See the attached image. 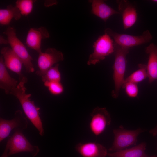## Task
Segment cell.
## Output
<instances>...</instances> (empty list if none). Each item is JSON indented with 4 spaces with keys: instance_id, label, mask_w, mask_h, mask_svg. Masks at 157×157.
Returning a JSON list of instances; mask_svg holds the SVG:
<instances>
[{
    "instance_id": "6da1fadb",
    "label": "cell",
    "mask_w": 157,
    "mask_h": 157,
    "mask_svg": "<svg viewBox=\"0 0 157 157\" xmlns=\"http://www.w3.org/2000/svg\"><path fill=\"white\" fill-rule=\"evenodd\" d=\"M25 84L20 82L16 87L12 89L10 94L18 99L27 118L38 130L39 134L43 136L44 132L40 115V108L35 106L33 101L31 100V94L26 93Z\"/></svg>"
},
{
    "instance_id": "7a4b0ae2",
    "label": "cell",
    "mask_w": 157,
    "mask_h": 157,
    "mask_svg": "<svg viewBox=\"0 0 157 157\" xmlns=\"http://www.w3.org/2000/svg\"><path fill=\"white\" fill-rule=\"evenodd\" d=\"M115 60L113 66V80L115 88L111 92L112 97L117 98L120 89L125 80L127 61L126 56L130 49L124 48L114 42Z\"/></svg>"
},
{
    "instance_id": "3957f363",
    "label": "cell",
    "mask_w": 157,
    "mask_h": 157,
    "mask_svg": "<svg viewBox=\"0 0 157 157\" xmlns=\"http://www.w3.org/2000/svg\"><path fill=\"white\" fill-rule=\"evenodd\" d=\"M145 131L140 128L133 130H127L122 126H120L119 128L113 130L114 141L109 151L115 152L124 150L130 146L136 145L138 136Z\"/></svg>"
},
{
    "instance_id": "277c9868",
    "label": "cell",
    "mask_w": 157,
    "mask_h": 157,
    "mask_svg": "<svg viewBox=\"0 0 157 157\" xmlns=\"http://www.w3.org/2000/svg\"><path fill=\"white\" fill-rule=\"evenodd\" d=\"M3 33L7 36L11 48L22 60L26 72L28 73L34 72L35 69L32 63L33 58L25 46L17 37L15 29L8 26Z\"/></svg>"
},
{
    "instance_id": "5b68a950",
    "label": "cell",
    "mask_w": 157,
    "mask_h": 157,
    "mask_svg": "<svg viewBox=\"0 0 157 157\" xmlns=\"http://www.w3.org/2000/svg\"><path fill=\"white\" fill-rule=\"evenodd\" d=\"M104 33L113 38L114 42L117 45L129 49L148 43L153 38L148 30L143 32L142 35L138 36L117 33L109 28L105 30Z\"/></svg>"
},
{
    "instance_id": "8992f818",
    "label": "cell",
    "mask_w": 157,
    "mask_h": 157,
    "mask_svg": "<svg viewBox=\"0 0 157 157\" xmlns=\"http://www.w3.org/2000/svg\"><path fill=\"white\" fill-rule=\"evenodd\" d=\"M107 34L99 37L93 46V52L89 57L87 64L94 65L104 59L106 57L114 52V42Z\"/></svg>"
},
{
    "instance_id": "52a82bcc",
    "label": "cell",
    "mask_w": 157,
    "mask_h": 157,
    "mask_svg": "<svg viewBox=\"0 0 157 157\" xmlns=\"http://www.w3.org/2000/svg\"><path fill=\"white\" fill-rule=\"evenodd\" d=\"M13 135L8 140L9 142L8 156L22 152L30 153L33 157L36 156L40 151L37 146L31 144L22 133L17 129L14 130Z\"/></svg>"
},
{
    "instance_id": "ba28073f",
    "label": "cell",
    "mask_w": 157,
    "mask_h": 157,
    "mask_svg": "<svg viewBox=\"0 0 157 157\" xmlns=\"http://www.w3.org/2000/svg\"><path fill=\"white\" fill-rule=\"evenodd\" d=\"M63 53L54 48H48L39 53L37 63L39 70L36 74L41 77L54 64L63 60Z\"/></svg>"
},
{
    "instance_id": "9c48e42d",
    "label": "cell",
    "mask_w": 157,
    "mask_h": 157,
    "mask_svg": "<svg viewBox=\"0 0 157 157\" xmlns=\"http://www.w3.org/2000/svg\"><path fill=\"white\" fill-rule=\"evenodd\" d=\"M28 122L20 110L15 111L13 119L7 120L0 118V142L9 135L13 129L22 131L27 128Z\"/></svg>"
},
{
    "instance_id": "30bf717a",
    "label": "cell",
    "mask_w": 157,
    "mask_h": 157,
    "mask_svg": "<svg viewBox=\"0 0 157 157\" xmlns=\"http://www.w3.org/2000/svg\"><path fill=\"white\" fill-rule=\"evenodd\" d=\"M90 116V129L96 136L102 133L110 123V114L105 108L96 107L91 113Z\"/></svg>"
},
{
    "instance_id": "8fae6325",
    "label": "cell",
    "mask_w": 157,
    "mask_h": 157,
    "mask_svg": "<svg viewBox=\"0 0 157 157\" xmlns=\"http://www.w3.org/2000/svg\"><path fill=\"white\" fill-rule=\"evenodd\" d=\"M0 53L3 57L6 67L18 75L20 82L26 83L27 78L22 73L23 63L11 48L9 47L2 48L0 50Z\"/></svg>"
},
{
    "instance_id": "7c38bea8",
    "label": "cell",
    "mask_w": 157,
    "mask_h": 157,
    "mask_svg": "<svg viewBox=\"0 0 157 157\" xmlns=\"http://www.w3.org/2000/svg\"><path fill=\"white\" fill-rule=\"evenodd\" d=\"M119 12L122 17L124 28L126 30L133 26L136 22L137 13L135 6L129 1L117 0Z\"/></svg>"
},
{
    "instance_id": "4fadbf2b",
    "label": "cell",
    "mask_w": 157,
    "mask_h": 157,
    "mask_svg": "<svg viewBox=\"0 0 157 157\" xmlns=\"http://www.w3.org/2000/svg\"><path fill=\"white\" fill-rule=\"evenodd\" d=\"M49 33L44 27L38 28H33L28 31L26 39V44L29 48L37 51L39 53L41 52L42 40L49 38Z\"/></svg>"
},
{
    "instance_id": "5bb4252c",
    "label": "cell",
    "mask_w": 157,
    "mask_h": 157,
    "mask_svg": "<svg viewBox=\"0 0 157 157\" xmlns=\"http://www.w3.org/2000/svg\"><path fill=\"white\" fill-rule=\"evenodd\" d=\"M75 148L82 157H106L108 153L104 146L95 142L80 143Z\"/></svg>"
},
{
    "instance_id": "9a60e30c",
    "label": "cell",
    "mask_w": 157,
    "mask_h": 157,
    "mask_svg": "<svg viewBox=\"0 0 157 157\" xmlns=\"http://www.w3.org/2000/svg\"><path fill=\"white\" fill-rule=\"evenodd\" d=\"M145 51L148 55L147 65V77L149 83H151L157 80V46L151 43L146 47Z\"/></svg>"
},
{
    "instance_id": "2e32d148",
    "label": "cell",
    "mask_w": 157,
    "mask_h": 157,
    "mask_svg": "<svg viewBox=\"0 0 157 157\" xmlns=\"http://www.w3.org/2000/svg\"><path fill=\"white\" fill-rule=\"evenodd\" d=\"M89 1L91 4V13L105 22L112 15L120 14L119 11L108 5L103 0H92Z\"/></svg>"
},
{
    "instance_id": "e0dca14e",
    "label": "cell",
    "mask_w": 157,
    "mask_h": 157,
    "mask_svg": "<svg viewBox=\"0 0 157 157\" xmlns=\"http://www.w3.org/2000/svg\"><path fill=\"white\" fill-rule=\"evenodd\" d=\"M18 81L12 77L6 68L2 56H0V88L6 94H10L12 89L18 85Z\"/></svg>"
},
{
    "instance_id": "ac0fdd59",
    "label": "cell",
    "mask_w": 157,
    "mask_h": 157,
    "mask_svg": "<svg viewBox=\"0 0 157 157\" xmlns=\"http://www.w3.org/2000/svg\"><path fill=\"white\" fill-rule=\"evenodd\" d=\"M146 147V143L143 142L129 149L108 153L107 156L110 157H148L145 152Z\"/></svg>"
},
{
    "instance_id": "d6986e66",
    "label": "cell",
    "mask_w": 157,
    "mask_h": 157,
    "mask_svg": "<svg viewBox=\"0 0 157 157\" xmlns=\"http://www.w3.org/2000/svg\"><path fill=\"white\" fill-rule=\"evenodd\" d=\"M21 15L15 6L8 5L6 8L0 9V24L1 25H8L13 19L17 21L19 20Z\"/></svg>"
},
{
    "instance_id": "ffe728a7",
    "label": "cell",
    "mask_w": 157,
    "mask_h": 157,
    "mask_svg": "<svg viewBox=\"0 0 157 157\" xmlns=\"http://www.w3.org/2000/svg\"><path fill=\"white\" fill-rule=\"evenodd\" d=\"M138 69L125 79L123 85L128 82L137 84L147 77V65L140 63L138 65Z\"/></svg>"
},
{
    "instance_id": "44dd1931",
    "label": "cell",
    "mask_w": 157,
    "mask_h": 157,
    "mask_svg": "<svg viewBox=\"0 0 157 157\" xmlns=\"http://www.w3.org/2000/svg\"><path fill=\"white\" fill-rule=\"evenodd\" d=\"M59 64H55L49 69L45 74L41 77L42 81L46 82H60L61 76L59 69Z\"/></svg>"
},
{
    "instance_id": "7402d4cb",
    "label": "cell",
    "mask_w": 157,
    "mask_h": 157,
    "mask_svg": "<svg viewBox=\"0 0 157 157\" xmlns=\"http://www.w3.org/2000/svg\"><path fill=\"white\" fill-rule=\"evenodd\" d=\"M34 1L32 0H18L15 2V6L22 15L27 16L32 11Z\"/></svg>"
},
{
    "instance_id": "603a6c76",
    "label": "cell",
    "mask_w": 157,
    "mask_h": 157,
    "mask_svg": "<svg viewBox=\"0 0 157 157\" xmlns=\"http://www.w3.org/2000/svg\"><path fill=\"white\" fill-rule=\"evenodd\" d=\"M44 83V86L47 88L50 92L52 95H59L64 91V88L60 82L46 81Z\"/></svg>"
},
{
    "instance_id": "cb8c5ba5",
    "label": "cell",
    "mask_w": 157,
    "mask_h": 157,
    "mask_svg": "<svg viewBox=\"0 0 157 157\" xmlns=\"http://www.w3.org/2000/svg\"><path fill=\"white\" fill-rule=\"evenodd\" d=\"M122 88L125 89L126 93L129 97L134 98L137 96L138 91L137 84L128 82L124 84Z\"/></svg>"
},
{
    "instance_id": "d4e9b609",
    "label": "cell",
    "mask_w": 157,
    "mask_h": 157,
    "mask_svg": "<svg viewBox=\"0 0 157 157\" xmlns=\"http://www.w3.org/2000/svg\"><path fill=\"white\" fill-rule=\"evenodd\" d=\"M9 142L8 140L5 150L1 157H8V153L9 150Z\"/></svg>"
},
{
    "instance_id": "484cf974",
    "label": "cell",
    "mask_w": 157,
    "mask_h": 157,
    "mask_svg": "<svg viewBox=\"0 0 157 157\" xmlns=\"http://www.w3.org/2000/svg\"><path fill=\"white\" fill-rule=\"evenodd\" d=\"M57 3V2L56 1H45L44 5L48 7L53 5L56 4Z\"/></svg>"
},
{
    "instance_id": "4316f807",
    "label": "cell",
    "mask_w": 157,
    "mask_h": 157,
    "mask_svg": "<svg viewBox=\"0 0 157 157\" xmlns=\"http://www.w3.org/2000/svg\"><path fill=\"white\" fill-rule=\"evenodd\" d=\"M0 44H9L7 39H5L2 35L0 36Z\"/></svg>"
},
{
    "instance_id": "83f0119b",
    "label": "cell",
    "mask_w": 157,
    "mask_h": 157,
    "mask_svg": "<svg viewBox=\"0 0 157 157\" xmlns=\"http://www.w3.org/2000/svg\"><path fill=\"white\" fill-rule=\"evenodd\" d=\"M149 133L153 136H155L157 135V125L154 128L151 129L149 131ZM157 150V147L156 148Z\"/></svg>"
},
{
    "instance_id": "f1b7e54d",
    "label": "cell",
    "mask_w": 157,
    "mask_h": 157,
    "mask_svg": "<svg viewBox=\"0 0 157 157\" xmlns=\"http://www.w3.org/2000/svg\"><path fill=\"white\" fill-rule=\"evenodd\" d=\"M152 1L154 3H157V0H153Z\"/></svg>"
},
{
    "instance_id": "f546056e",
    "label": "cell",
    "mask_w": 157,
    "mask_h": 157,
    "mask_svg": "<svg viewBox=\"0 0 157 157\" xmlns=\"http://www.w3.org/2000/svg\"><path fill=\"white\" fill-rule=\"evenodd\" d=\"M150 157H157V156L155 155H153Z\"/></svg>"
}]
</instances>
